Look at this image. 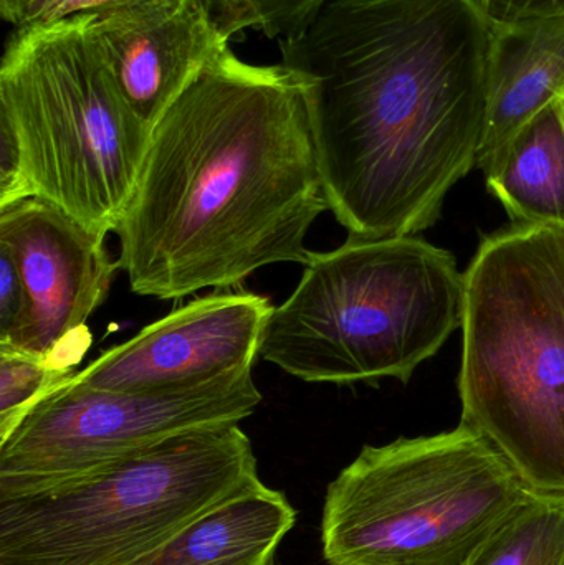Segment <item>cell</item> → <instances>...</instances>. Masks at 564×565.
<instances>
[{
    "label": "cell",
    "mask_w": 564,
    "mask_h": 565,
    "mask_svg": "<svg viewBox=\"0 0 564 565\" xmlns=\"http://www.w3.org/2000/svg\"><path fill=\"white\" fill-rule=\"evenodd\" d=\"M492 20L479 0H328L278 40L311 82L328 209L348 238L433 227L479 161Z\"/></svg>",
    "instance_id": "6da1fadb"
},
{
    "label": "cell",
    "mask_w": 564,
    "mask_h": 565,
    "mask_svg": "<svg viewBox=\"0 0 564 565\" xmlns=\"http://www.w3.org/2000/svg\"><path fill=\"white\" fill-rule=\"evenodd\" d=\"M327 211L310 78L225 45L152 128L115 228L119 270L159 299L232 288L268 265H307Z\"/></svg>",
    "instance_id": "7a4b0ae2"
},
{
    "label": "cell",
    "mask_w": 564,
    "mask_h": 565,
    "mask_svg": "<svg viewBox=\"0 0 564 565\" xmlns=\"http://www.w3.org/2000/svg\"><path fill=\"white\" fill-rule=\"evenodd\" d=\"M464 281L462 424L564 494V225L487 235Z\"/></svg>",
    "instance_id": "3957f363"
},
{
    "label": "cell",
    "mask_w": 564,
    "mask_h": 565,
    "mask_svg": "<svg viewBox=\"0 0 564 565\" xmlns=\"http://www.w3.org/2000/svg\"><path fill=\"white\" fill-rule=\"evenodd\" d=\"M272 311L260 358L315 384H407L462 328L466 281L450 252L409 237L311 252Z\"/></svg>",
    "instance_id": "277c9868"
},
{
    "label": "cell",
    "mask_w": 564,
    "mask_h": 565,
    "mask_svg": "<svg viewBox=\"0 0 564 565\" xmlns=\"http://www.w3.org/2000/svg\"><path fill=\"white\" fill-rule=\"evenodd\" d=\"M0 121L15 136L29 198L115 232L151 129L119 93L89 13L15 29L0 63Z\"/></svg>",
    "instance_id": "5b68a950"
},
{
    "label": "cell",
    "mask_w": 564,
    "mask_h": 565,
    "mask_svg": "<svg viewBox=\"0 0 564 565\" xmlns=\"http://www.w3.org/2000/svg\"><path fill=\"white\" fill-rule=\"evenodd\" d=\"M533 491L476 428L366 447L327 490V565H466Z\"/></svg>",
    "instance_id": "8992f818"
},
{
    "label": "cell",
    "mask_w": 564,
    "mask_h": 565,
    "mask_svg": "<svg viewBox=\"0 0 564 565\" xmlns=\"http://www.w3.org/2000/svg\"><path fill=\"white\" fill-rule=\"evenodd\" d=\"M257 480L241 425L189 431L60 490L0 500V565H132Z\"/></svg>",
    "instance_id": "52a82bcc"
},
{
    "label": "cell",
    "mask_w": 564,
    "mask_h": 565,
    "mask_svg": "<svg viewBox=\"0 0 564 565\" xmlns=\"http://www.w3.org/2000/svg\"><path fill=\"white\" fill-rule=\"evenodd\" d=\"M262 398L252 372L166 392L102 391L73 375L0 440V500L60 490L189 431L241 425Z\"/></svg>",
    "instance_id": "ba28073f"
},
{
    "label": "cell",
    "mask_w": 564,
    "mask_h": 565,
    "mask_svg": "<svg viewBox=\"0 0 564 565\" xmlns=\"http://www.w3.org/2000/svg\"><path fill=\"white\" fill-rule=\"evenodd\" d=\"M106 235L42 199L0 209V247L15 260L26 295L22 322L0 344L73 369L92 344L86 321L119 270Z\"/></svg>",
    "instance_id": "9c48e42d"
},
{
    "label": "cell",
    "mask_w": 564,
    "mask_h": 565,
    "mask_svg": "<svg viewBox=\"0 0 564 565\" xmlns=\"http://www.w3.org/2000/svg\"><path fill=\"white\" fill-rule=\"evenodd\" d=\"M272 311L267 296L215 289L109 349L75 381L102 391L166 392L252 372Z\"/></svg>",
    "instance_id": "30bf717a"
},
{
    "label": "cell",
    "mask_w": 564,
    "mask_h": 565,
    "mask_svg": "<svg viewBox=\"0 0 564 565\" xmlns=\"http://www.w3.org/2000/svg\"><path fill=\"white\" fill-rule=\"evenodd\" d=\"M86 13L119 93L151 131L189 83L231 45L204 0H116Z\"/></svg>",
    "instance_id": "8fae6325"
},
{
    "label": "cell",
    "mask_w": 564,
    "mask_h": 565,
    "mask_svg": "<svg viewBox=\"0 0 564 565\" xmlns=\"http://www.w3.org/2000/svg\"><path fill=\"white\" fill-rule=\"evenodd\" d=\"M564 98V17L492 22L489 108L480 146L486 168L517 131Z\"/></svg>",
    "instance_id": "7c38bea8"
},
{
    "label": "cell",
    "mask_w": 564,
    "mask_h": 565,
    "mask_svg": "<svg viewBox=\"0 0 564 565\" xmlns=\"http://www.w3.org/2000/svg\"><path fill=\"white\" fill-rule=\"evenodd\" d=\"M295 520L287 497L257 480L132 565H272Z\"/></svg>",
    "instance_id": "4fadbf2b"
},
{
    "label": "cell",
    "mask_w": 564,
    "mask_h": 565,
    "mask_svg": "<svg viewBox=\"0 0 564 565\" xmlns=\"http://www.w3.org/2000/svg\"><path fill=\"white\" fill-rule=\"evenodd\" d=\"M482 171L513 224L564 225V98L520 128Z\"/></svg>",
    "instance_id": "5bb4252c"
},
{
    "label": "cell",
    "mask_w": 564,
    "mask_h": 565,
    "mask_svg": "<svg viewBox=\"0 0 564 565\" xmlns=\"http://www.w3.org/2000/svg\"><path fill=\"white\" fill-rule=\"evenodd\" d=\"M466 565H564V494L533 493Z\"/></svg>",
    "instance_id": "9a60e30c"
},
{
    "label": "cell",
    "mask_w": 564,
    "mask_h": 565,
    "mask_svg": "<svg viewBox=\"0 0 564 565\" xmlns=\"http://www.w3.org/2000/svg\"><path fill=\"white\" fill-rule=\"evenodd\" d=\"M75 374L73 369L0 344V440L9 437L36 402Z\"/></svg>",
    "instance_id": "2e32d148"
},
{
    "label": "cell",
    "mask_w": 564,
    "mask_h": 565,
    "mask_svg": "<svg viewBox=\"0 0 564 565\" xmlns=\"http://www.w3.org/2000/svg\"><path fill=\"white\" fill-rule=\"evenodd\" d=\"M328 0H204L222 35L255 30L270 40L287 39L311 22Z\"/></svg>",
    "instance_id": "e0dca14e"
},
{
    "label": "cell",
    "mask_w": 564,
    "mask_h": 565,
    "mask_svg": "<svg viewBox=\"0 0 564 565\" xmlns=\"http://www.w3.org/2000/svg\"><path fill=\"white\" fill-rule=\"evenodd\" d=\"M26 295L22 275L12 255L0 247V342H6L22 322Z\"/></svg>",
    "instance_id": "ac0fdd59"
},
{
    "label": "cell",
    "mask_w": 564,
    "mask_h": 565,
    "mask_svg": "<svg viewBox=\"0 0 564 565\" xmlns=\"http://www.w3.org/2000/svg\"><path fill=\"white\" fill-rule=\"evenodd\" d=\"M113 2L116 0H29L17 15L13 26L26 29V26L46 25V23L60 22L79 13L93 12Z\"/></svg>",
    "instance_id": "d6986e66"
},
{
    "label": "cell",
    "mask_w": 564,
    "mask_h": 565,
    "mask_svg": "<svg viewBox=\"0 0 564 565\" xmlns=\"http://www.w3.org/2000/svg\"><path fill=\"white\" fill-rule=\"evenodd\" d=\"M492 22L564 17V0H479Z\"/></svg>",
    "instance_id": "ffe728a7"
},
{
    "label": "cell",
    "mask_w": 564,
    "mask_h": 565,
    "mask_svg": "<svg viewBox=\"0 0 564 565\" xmlns=\"http://www.w3.org/2000/svg\"><path fill=\"white\" fill-rule=\"evenodd\" d=\"M29 3V0H0V13H2L3 20L12 23L15 22L17 15L20 10Z\"/></svg>",
    "instance_id": "44dd1931"
}]
</instances>
